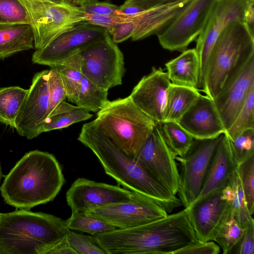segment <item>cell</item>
Here are the masks:
<instances>
[{"label":"cell","instance_id":"obj_1","mask_svg":"<svg viewBox=\"0 0 254 254\" xmlns=\"http://www.w3.org/2000/svg\"><path fill=\"white\" fill-rule=\"evenodd\" d=\"M95 237L106 254H175L199 241L187 208L146 224Z\"/></svg>","mask_w":254,"mask_h":254},{"label":"cell","instance_id":"obj_2","mask_svg":"<svg viewBox=\"0 0 254 254\" xmlns=\"http://www.w3.org/2000/svg\"><path fill=\"white\" fill-rule=\"evenodd\" d=\"M77 139L93 152L105 173L119 185L151 199L167 213L182 205L176 195L135 158L121 150L92 121L83 125Z\"/></svg>","mask_w":254,"mask_h":254},{"label":"cell","instance_id":"obj_3","mask_svg":"<svg viewBox=\"0 0 254 254\" xmlns=\"http://www.w3.org/2000/svg\"><path fill=\"white\" fill-rule=\"evenodd\" d=\"M64 183L55 157L35 150L26 153L5 176L0 191L6 203L29 210L53 200Z\"/></svg>","mask_w":254,"mask_h":254},{"label":"cell","instance_id":"obj_4","mask_svg":"<svg viewBox=\"0 0 254 254\" xmlns=\"http://www.w3.org/2000/svg\"><path fill=\"white\" fill-rule=\"evenodd\" d=\"M69 230L65 220L51 214L25 209L0 213V254H47Z\"/></svg>","mask_w":254,"mask_h":254},{"label":"cell","instance_id":"obj_5","mask_svg":"<svg viewBox=\"0 0 254 254\" xmlns=\"http://www.w3.org/2000/svg\"><path fill=\"white\" fill-rule=\"evenodd\" d=\"M254 57V34L236 20L219 35L209 54L201 91L213 100L229 86Z\"/></svg>","mask_w":254,"mask_h":254},{"label":"cell","instance_id":"obj_6","mask_svg":"<svg viewBox=\"0 0 254 254\" xmlns=\"http://www.w3.org/2000/svg\"><path fill=\"white\" fill-rule=\"evenodd\" d=\"M94 125L121 150L135 158L157 122L137 107L129 95L108 101Z\"/></svg>","mask_w":254,"mask_h":254},{"label":"cell","instance_id":"obj_7","mask_svg":"<svg viewBox=\"0 0 254 254\" xmlns=\"http://www.w3.org/2000/svg\"><path fill=\"white\" fill-rule=\"evenodd\" d=\"M19 0L28 13L36 50L85 20L86 13L78 6L47 0Z\"/></svg>","mask_w":254,"mask_h":254},{"label":"cell","instance_id":"obj_8","mask_svg":"<svg viewBox=\"0 0 254 254\" xmlns=\"http://www.w3.org/2000/svg\"><path fill=\"white\" fill-rule=\"evenodd\" d=\"M80 71L96 85L106 90L120 85L125 72L123 54L109 35L76 54Z\"/></svg>","mask_w":254,"mask_h":254},{"label":"cell","instance_id":"obj_9","mask_svg":"<svg viewBox=\"0 0 254 254\" xmlns=\"http://www.w3.org/2000/svg\"><path fill=\"white\" fill-rule=\"evenodd\" d=\"M218 137L207 139H194L183 156H176L180 165L179 198L185 208L198 197L212 157L220 140Z\"/></svg>","mask_w":254,"mask_h":254},{"label":"cell","instance_id":"obj_10","mask_svg":"<svg viewBox=\"0 0 254 254\" xmlns=\"http://www.w3.org/2000/svg\"><path fill=\"white\" fill-rule=\"evenodd\" d=\"M216 0H191L163 31L160 45L170 51L183 52L205 27Z\"/></svg>","mask_w":254,"mask_h":254},{"label":"cell","instance_id":"obj_11","mask_svg":"<svg viewBox=\"0 0 254 254\" xmlns=\"http://www.w3.org/2000/svg\"><path fill=\"white\" fill-rule=\"evenodd\" d=\"M108 35V31L103 28L85 21L80 22L59 35L45 47L36 50L32 61L50 67L55 66Z\"/></svg>","mask_w":254,"mask_h":254},{"label":"cell","instance_id":"obj_12","mask_svg":"<svg viewBox=\"0 0 254 254\" xmlns=\"http://www.w3.org/2000/svg\"><path fill=\"white\" fill-rule=\"evenodd\" d=\"M254 0H216L203 32L196 39L195 50L199 63L198 89L204 86L207 59L216 39L231 23L244 22L246 10Z\"/></svg>","mask_w":254,"mask_h":254},{"label":"cell","instance_id":"obj_13","mask_svg":"<svg viewBox=\"0 0 254 254\" xmlns=\"http://www.w3.org/2000/svg\"><path fill=\"white\" fill-rule=\"evenodd\" d=\"M87 212L118 229L141 226L168 215L160 205L135 192L128 201L94 208Z\"/></svg>","mask_w":254,"mask_h":254},{"label":"cell","instance_id":"obj_14","mask_svg":"<svg viewBox=\"0 0 254 254\" xmlns=\"http://www.w3.org/2000/svg\"><path fill=\"white\" fill-rule=\"evenodd\" d=\"M176 156L165 142L157 123L135 158L176 195L179 187L180 174Z\"/></svg>","mask_w":254,"mask_h":254},{"label":"cell","instance_id":"obj_15","mask_svg":"<svg viewBox=\"0 0 254 254\" xmlns=\"http://www.w3.org/2000/svg\"><path fill=\"white\" fill-rule=\"evenodd\" d=\"M49 69L35 73L15 121L20 135L31 139L39 134V128L47 117L49 105Z\"/></svg>","mask_w":254,"mask_h":254},{"label":"cell","instance_id":"obj_16","mask_svg":"<svg viewBox=\"0 0 254 254\" xmlns=\"http://www.w3.org/2000/svg\"><path fill=\"white\" fill-rule=\"evenodd\" d=\"M222 189L196 199L189 207V217L198 240L213 241L225 221L233 216L231 201L222 195Z\"/></svg>","mask_w":254,"mask_h":254},{"label":"cell","instance_id":"obj_17","mask_svg":"<svg viewBox=\"0 0 254 254\" xmlns=\"http://www.w3.org/2000/svg\"><path fill=\"white\" fill-rule=\"evenodd\" d=\"M133 192L118 186L78 178L66 193L72 212L89 210L130 200Z\"/></svg>","mask_w":254,"mask_h":254},{"label":"cell","instance_id":"obj_18","mask_svg":"<svg viewBox=\"0 0 254 254\" xmlns=\"http://www.w3.org/2000/svg\"><path fill=\"white\" fill-rule=\"evenodd\" d=\"M167 72L153 67L139 81L129 96L134 105L156 122H163L168 90L171 84Z\"/></svg>","mask_w":254,"mask_h":254},{"label":"cell","instance_id":"obj_19","mask_svg":"<svg viewBox=\"0 0 254 254\" xmlns=\"http://www.w3.org/2000/svg\"><path fill=\"white\" fill-rule=\"evenodd\" d=\"M253 88L254 57L232 83L213 99L226 131L234 123Z\"/></svg>","mask_w":254,"mask_h":254},{"label":"cell","instance_id":"obj_20","mask_svg":"<svg viewBox=\"0 0 254 254\" xmlns=\"http://www.w3.org/2000/svg\"><path fill=\"white\" fill-rule=\"evenodd\" d=\"M178 123L194 139L218 137L226 130L213 100L201 95Z\"/></svg>","mask_w":254,"mask_h":254},{"label":"cell","instance_id":"obj_21","mask_svg":"<svg viewBox=\"0 0 254 254\" xmlns=\"http://www.w3.org/2000/svg\"><path fill=\"white\" fill-rule=\"evenodd\" d=\"M191 0H178L146 8L131 16H125L126 21H132L135 31L133 41L158 34L167 28Z\"/></svg>","mask_w":254,"mask_h":254},{"label":"cell","instance_id":"obj_22","mask_svg":"<svg viewBox=\"0 0 254 254\" xmlns=\"http://www.w3.org/2000/svg\"><path fill=\"white\" fill-rule=\"evenodd\" d=\"M237 166L228 137L225 133H223L212 157L197 199L223 188L228 183L229 178L236 170Z\"/></svg>","mask_w":254,"mask_h":254},{"label":"cell","instance_id":"obj_23","mask_svg":"<svg viewBox=\"0 0 254 254\" xmlns=\"http://www.w3.org/2000/svg\"><path fill=\"white\" fill-rule=\"evenodd\" d=\"M165 66L172 84L198 89L200 67L195 48L184 51Z\"/></svg>","mask_w":254,"mask_h":254},{"label":"cell","instance_id":"obj_24","mask_svg":"<svg viewBox=\"0 0 254 254\" xmlns=\"http://www.w3.org/2000/svg\"><path fill=\"white\" fill-rule=\"evenodd\" d=\"M34 48V36L30 24H0V59Z\"/></svg>","mask_w":254,"mask_h":254},{"label":"cell","instance_id":"obj_25","mask_svg":"<svg viewBox=\"0 0 254 254\" xmlns=\"http://www.w3.org/2000/svg\"><path fill=\"white\" fill-rule=\"evenodd\" d=\"M200 95L197 89L171 83L168 90L163 122H178L195 103Z\"/></svg>","mask_w":254,"mask_h":254},{"label":"cell","instance_id":"obj_26","mask_svg":"<svg viewBox=\"0 0 254 254\" xmlns=\"http://www.w3.org/2000/svg\"><path fill=\"white\" fill-rule=\"evenodd\" d=\"M93 115L81 108L62 101L45 119L39 130L43 132L60 129L91 119Z\"/></svg>","mask_w":254,"mask_h":254},{"label":"cell","instance_id":"obj_27","mask_svg":"<svg viewBox=\"0 0 254 254\" xmlns=\"http://www.w3.org/2000/svg\"><path fill=\"white\" fill-rule=\"evenodd\" d=\"M28 89L19 86L0 88V123L15 129V121Z\"/></svg>","mask_w":254,"mask_h":254},{"label":"cell","instance_id":"obj_28","mask_svg":"<svg viewBox=\"0 0 254 254\" xmlns=\"http://www.w3.org/2000/svg\"><path fill=\"white\" fill-rule=\"evenodd\" d=\"M108 91L83 76L75 104L89 112L97 113L109 101Z\"/></svg>","mask_w":254,"mask_h":254},{"label":"cell","instance_id":"obj_29","mask_svg":"<svg viewBox=\"0 0 254 254\" xmlns=\"http://www.w3.org/2000/svg\"><path fill=\"white\" fill-rule=\"evenodd\" d=\"M159 124L166 144L175 156H183L190 147L194 138L176 122Z\"/></svg>","mask_w":254,"mask_h":254},{"label":"cell","instance_id":"obj_30","mask_svg":"<svg viewBox=\"0 0 254 254\" xmlns=\"http://www.w3.org/2000/svg\"><path fill=\"white\" fill-rule=\"evenodd\" d=\"M53 67L61 75L66 98L69 102L75 104L83 77L76 54Z\"/></svg>","mask_w":254,"mask_h":254},{"label":"cell","instance_id":"obj_31","mask_svg":"<svg viewBox=\"0 0 254 254\" xmlns=\"http://www.w3.org/2000/svg\"><path fill=\"white\" fill-rule=\"evenodd\" d=\"M65 223L69 230L81 231L92 236L118 229L87 212H72Z\"/></svg>","mask_w":254,"mask_h":254},{"label":"cell","instance_id":"obj_32","mask_svg":"<svg viewBox=\"0 0 254 254\" xmlns=\"http://www.w3.org/2000/svg\"><path fill=\"white\" fill-rule=\"evenodd\" d=\"M229 182L233 189L231 199L232 216L241 227L246 228L254 224V220L248 210L237 169L229 178Z\"/></svg>","mask_w":254,"mask_h":254},{"label":"cell","instance_id":"obj_33","mask_svg":"<svg viewBox=\"0 0 254 254\" xmlns=\"http://www.w3.org/2000/svg\"><path fill=\"white\" fill-rule=\"evenodd\" d=\"M245 229L240 226L233 216H231L220 228L213 241L219 245L224 254H230L241 239Z\"/></svg>","mask_w":254,"mask_h":254},{"label":"cell","instance_id":"obj_34","mask_svg":"<svg viewBox=\"0 0 254 254\" xmlns=\"http://www.w3.org/2000/svg\"><path fill=\"white\" fill-rule=\"evenodd\" d=\"M254 128V88L232 126L225 132L229 139L234 140L244 131Z\"/></svg>","mask_w":254,"mask_h":254},{"label":"cell","instance_id":"obj_35","mask_svg":"<svg viewBox=\"0 0 254 254\" xmlns=\"http://www.w3.org/2000/svg\"><path fill=\"white\" fill-rule=\"evenodd\" d=\"M242 187L250 213L254 212V153L237 166Z\"/></svg>","mask_w":254,"mask_h":254},{"label":"cell","instance_id":"obj_36","mask_svg":"<svg viewBox=\"0 0 254 254\" xmlns=\"http://www.w3.org/2000/svg\"><path fill=\"white\" fill-rule=\"evenodd\" d=\"M30 24L27 11L19 0H0V24Z\"/></svg>","mask_w":254,"mask_h":254},{"label":"cell","instance_id":"obj_37","mask_svg":"<svg viewBox=\"0 0 254 254\" xmlns=\"http://www.w3.org/2000/svg\"><path fill=\"white\" fill-rule=\"evenodd\" d=\"M228 138L232 153L238 165L254 153V128L244 131L234 140L228 137Z\"/></svg>","mask_w":254,"mask_h":254},{"label":"cell","instance_id":"obj_38","mask_svg":"<svg viewBox=\"0 0 254 254\" xmlns=\"http://www.w3.org/2000/svg\"><path fill=\"white\" fill-rule=\"evenodd\" d=\"M68 242L77 254H105L95 236L85 235L69 230L67 234Z\"/></svg>","mask_w":254,"mask_h":254},{"label":"cell","instance_id":"obj_39","mask_svg":"<svg viewBox=\"0 0 254 254\" xmlns=\"http://www.w3.org/2000/svg\"><path fill=\"white\" fill-rule=\"evenodd\" d=\"M49 105L47 118L62 101L66 98L61 75L53 67L49 69Z\"/></svg>","mask_w":254,"mask_h":254},{"label":"cell","instance_id":"obj_40","mask_svg":"<svg viewBox=\"0 0 254 254\" xmlns=\"http://www.w3.org/2000/svg\"><path fill=\"white\" fill-rule=\"evenodd\" d=\"M78 6L87 13L106 15H117L119 9V6L115 4L96 0H87Z\"/></svg>","mask_w":254,"mask_h":254},{"label":"cell","instance_id":"obj_41","mask_svg":"<svg viewBox=\"0 0 254 254\" xmlns=\"http://www.w3.org/2000/svg\"><path fill=\"white\" fill-rule=\"evenodd\" d=\"M84 21L103 28L110 34L115 26L123 22V16L120 15H106L86 13Z\"/></svg>","mask_w":254,"mask_h":254},{"label":"cell","instance_id":"obj_42","mask_svg":"<svg viewBox=\"0 0 254 254\" xmlns=\"http://www.w3.org/2000/svg\"><path fill=\"white\" fill-rule=\"evenodd\" d=\"M220 247L213 241L198 242L178 251L175 254H218Z\"/></svg>","mask_w":254,"mask_h":254},{"label":"cell","instance_id":"obj_43","mask_svg":"<svg viewBox=\"0 0 254 254\" xmlns=\"http://www.w3.org/2000/svg\"><path fill=\"white\" fill-rule=\"evenodd\" d=\"M234 249L235 250L234 253L236 254H254V224L245 228L242 237Z\"/></svg>","mask_w":254,"mask_h":254},{"label":"cell","instance_id":"obj_44","mask_svg":"<svg viewBox=\"0 0 254 254\" xmlns=\"http://www.w3.org/2000/svg\"><path fill=\"white\" fill-rule=\"evenodd\" d=\"M135 31V25L132 21H126L117 24L109 34L112 36V40L116 44L131 38Z\"/></svg>","mask_w":254,"mask_h":254},{"label":"cell","instance_id":"obj_45","mask_svg":"<svg viewBox=\"0 0 254 254\" xmlns=\"http://www.w3.org/2000/svg\"><path fill=\"white\" fill-rule=\"evenodd\" d=\"M146 8L136 4L125 3L120 6H119L118 15L125 16H131L134 15Z\"/></svg>","mask_w":254,"mask_h":254},{"label":"cell","instance_id":"obj_46","mask_svg":"<svg viewBox=\"0 0 254 254\" xmlns=\"http://www.w3.org/2000/svg\"><path fill=\"white\" fill-rule=\"evenodd\" d=\"M178 0H126L125 3H134L139 5L145 8L153 6L165 4Z\"/></svg>","mask_w":254,"mask_h":254},{"label":"cell","instance_id":"obj_47","mask_svg":"<svg viewBox=\"0 0 254 254\" xmlns=\"http://www.w3.org/2000/svg\"><path fill=\"white\" fill-rule=\"evenodd\" d=\"M244 23L250 31L254 34V3L251 4L246 10Z\"/></svg>","mask_w":254,"mask_h":254},{"label":"cell","instance_id":"obj_48","mask_svg":"<svg viewBox=\"0 0 254 254\" xmlns=\"http://www.w3.org/2000/svg\"><path fill=\"white\" fill-rule=\"evenodd\" d=\"M87 0H74V5L79 6L86 2Z\"/></svg>","mask_w":254,"mask_h":254},{"label":"cell","instance_id":"obj_49","mask_svg":"<svg viewBox=\"0 0 254 254\" xmlns=\"http://www.w3.org/2000/svg\"><path fill=\"white\" fill-rule=\"evenodd\" d=\"M47 0L53 2H56V3H64V2L67 3L66 0Z\"/></svg>","mask_w":254,"mask_h":254},{"label":"cell","instance_id":"obj_50","mask_svg":"<svg viewBox=\"0 0 254 254\" xmlns=\"http://www.w3.org/2000/svg\"><path fill=\"white\" fill-rule=\"evenodd\" d=\"M67 0V2L68 3L75 5H74V0Z\"/></svg>","mask_w":254,"mask_h":254},{"label":"cell","instance_id":"obj_51","mask_svg":"<svg viewBox=\"0 0 254 254\" xmlns=\"http://www.w3.org/2000/svg\"><path fill=\"white\" fill-rule=\"evenodd\" d=\"M3 177V175H2V171H1V165H0V183L1 182V180L2 179Z\"/></svg>","mask_w":254,"mask_h":254}]
</instances>
